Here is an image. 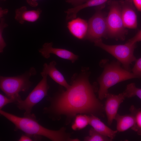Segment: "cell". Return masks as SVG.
Instances as JSON below:
<instances>
[{"label":"cell","instance_id":"obj_30","mask_svg":"<svg viewBox=\"0 0 141 141\" xmlns=\"http://www.w3.org/2000/svg\"><path fill=\"white\" fill-rule=\"evenodd\" d=\"M8 10L7 9H3L2 8H0V17H3L5 15L7 14Z\"/></svg>","mask_w":141,"mask_h":141},{"label":"cell","instance_id":"obj_2","mask_svg":"<svg viewBox=\"0 0 141 141\" xmlns=\"http://www.w3.org/2000/svg\"><path fill=\"white\" fill-rule=\"evenodd\" d=\"M0 113L14 124L15 131L20 130L31 137L42 136L53 141L76 140L70 138L64 128L53 130L44 127L38 123L34 114L21 117L2 110H0Z\"/></svg>","mask_w":141,"mask_h":141},{"label":"cell","instance_id":"obj_11","mask_svg":"<svg viewBox=\"0 0 141 141\" xmlns=\"http://www.w3.org/2000/svg\"><path fill=\"white\" fill-rule=\"evenodd\" d=\"M52 45V42L44 43L42 48L39 49V52L47 59L50 57V54H53L61 58L70 60L72 63L78 59V56L71 51L64 49L53 47Z\"/></svg>","mask_w":141,"mask_h":141},{"label":"cell","instance_id":"obj_31","mask_svg":"<svg viewBox=\"0 0 141 141\" xmlns=\"http://www.w3.org/2000/svg\"><path fill=\"white\" fill-rule=\"evenodd\" d=\"M2 1H5L6 0H1Z\"/></svg>","mask_w":141,"mask_h":141},{"label":"cell","instance_id":"obj_21","mask_svg":"<svg viewBox=\"0 0 141 141\" xmlns=\"http://www.w3.org/2000/svg\"><path fill=\"white\" fill-rule=\"evenodd\" d=\"M124 91L126 97L137 96L141 99V89L137 87L134 83H132L128 85Z\"/></svg>","mask_w":141,"mask_h":141},{"label":"cell","instance_id":"obj_18","mask_svg":"<svg viewBox=\"0 0 141 141\" xmlns=\"http://www.w3.org/2000/svg\"><path fill=\"white\" fill-rule=\"evenodd\" d=\"M130 110L131 113L134 115L135 124L131 129L141 136V109H137L133 105L132 106Z\"/></svg>","mask_w":141,"mask_h":141},{"label":"cell","instance_id":"obj_25","mask_svg":"<svg viewBox=\"0 0 141 141\" xmlns=\"http://www.w3.org/2000/svg\"><path fill=\"white\" fill-rule=\"evenodd\" d=\"M127 41L134 43H136L137 42L141 41V30L138 31L133 37L129 39Z\"/></svg>","mask_w":141,"mask_h":141},{"label":"cell","instance_id":"obj_12","mask_svg":"<svg viewBox=\"0 0 141 141\" xmlns=\"http://www.w3.org/2000/svg\"><path fill=\"white\" fill-rule=\"evenodd\" d=\"M71 33L79 39L86 38L88 29V22L85 20L78 17L71 20L67 24Z\"/></svg>","mask_w":141,"mask_h":141},{"label":"cell","instance_id":"obj_17","mask_svg":"<svg viewBox=\"0 0 141 141\" xmlns=\"http://www.w3.org/2000/svg\"><path fill=\"white\" fill-rule=\"evenodd\" d=\"M114 119L116 122V130L118 132H124L131 128L135 124L134 116L132 113L124 115L117 114Z\"/></svg>","mask_w":141,"mask_h":141},{"label":"cell","instance_id":"obj_7","mask_svg":"<svg viewBox=\"0 0 141 141\" xmlns=\"http://www.w3.org/2000/svg\"><path fill=\"white\" fill-rule=\"evenodd\" d=\"M40 74L42 79L26 98L24 100L21 99L15 103L19 109L25 111L24 115L31 114L33 107L47 95L49 88L47 83L48 75L42 71Z\"/></svg>","mask_w":141,"mask_h":141},{"label":"cell","instance_id":"obj_13","mask_svg":"<svg viewBox=\"0 0 141 141\" xmlns=\"http://www.w3.org/2000/svg\"><path fill=\"white\" fill-rule=\"evenodd\" d=\"M42 12L39 9L27 10V7L24 6L15 10V19L21 24H23L26 21L34 22L39 19Z\"/></svg>","mask_w":141,"mask_h":141},{"label":"cell","instance_id":"obj_29","mask_svg":"<svg viewBox=\"0 0 141 141\" xmlns=\"http://www.w3.org/2000/svg\"><path fill=\"white\" fill-rule=\"evenodd\" d=\"M38 0H26L27 3L32 7H36L38 5Z\"/></svg>","mask_w":141,"mask_h":141},{"label":"cell","instance_id":"obj_9","mask_svg":"<svg viewBox=\"0 0 141 141\" xmlns=\"http://www.w3.org/2000/svg\"><path fill=\"white\" fill-rule=\"evenodd\" d=\"M126 97L124 91L115 95L108 93L106 97L104 110L107 119L108 125H110L115 119L120 104Z\"/></svg>","mask_w":141,"mask_h":141},{"label":"cell","instance_id":"obj_28","mask_svg":"<svg viewBox=\"0 0 141 141\" xmlns=\"http://www.w3.org/2000/svg\"><path fill=\"white\" fill-rule=\"evenodd\" d=\"M31 136L25 134V135H22L18 140L19 141H32L33 139Z\"/></svg>","mask_w":141,"mask_h":141},{"label":"cell","instance_id":"obj_16","mask_svg":"<svg viewBox=\"0 0 141 141\" xmlns=\"http://www.w3.org/2000/svg\"><path fill=\"white\" fill-rule=\"evenodd\" d=\"M109 0H88L83 4L74 8L68 9L65 12L67 14V20L76 18L77 13L80 10L86 8L92 7H101L104 8L105 4Z\"/></svg>","mask_w":141,"mask_h":141},{"label":"cell","instance_id":"obj_8","mask_svg":"<svg viewBox=\"0 0 141 141\" xmlns=\"http://www.w3.org/2000/svg\"><path fill=\"white\" fill-rule=\"evenodd\" d=\"M96 11L88 22V29L86 38L93 41L108 37L106 16L101 11L103 8L96 7Z\"/></svg>","mask_w":141,"mask_h":141},{"label":"cell","instance_id":"obj_14","mask_svg":"<svg viewBox=\"0 0 141 141\" xmlns=\"http://www.w3.org/2000/svg\"><path fill=\"white\" fill-rule=\"evenodd\" d=\"M56 65V62L55 61H51L49 64L45 63L42 71L46 73L56 83L67 89L70 85L62 73L57 69Z\"/></svg>","mask_w":141,"mask_h":141},{"label":"cell","instance_id":"obj_22","mask_svg":"<svg viewBox=\"0 0 141 141\" xmlns=\"http://www.w3.org/2000/svg\"><path fill=\"white\" fill-rule=\"evenodd\" d=\"M0 18V52L2 53L6 46V44L3 37V32L4 28L8 27V25L5 22L4 19L3 17Z\"/></svg>","mask_w":141,"mask_h":141},{"label":"cell","instance_id":"obj_4","mask_svg":"<svg viewBox=\"0 0 141 141\" xmlns=\"http://www.w3.org/2000/svg\"><path fill=\"white\" fill-rule=\"evenodd\" d=\"M36 74V69L32 67L20 75L13 77L1 76L0 89L6 96L14 99L15 103L21 99L19 93L27 91L31 86L32 83L30 78Z\"/></svg>","mask_w":141,"mask_h":141},{"label":"cell","instance_id":"obj_6","mask_svg":"<svg viewBox=\"0 0 141 141\" xmlns=\"http://www.w3.org/2000/svg\"><path fill=\"white\" fill-rule=\"evenodd\" d=\"M108 3L109 11L106 16L108 37L124 40L127 32L122 19L120 1H111Z\"/></svg>","mask_w":141,"mask_h":141},{"label":"cell","instance_id":"obj_27","mask_svg":"<svg viewBox=\"0 0 141 141\" xmlns=\"http://www.w3.org/2000/svg\"><path fill=\"white\" fill-rule=\"evenodd\" d=\"M134 5L139 11L141 12V0H132Z\"/></svg>","mask_w":141,"mask_h":141},{"label":"cell","instance_id":"obj_24","mask_svg":"<svg viewBox=\"0 0 141 141\" xmlns=\"http://www.w3.org/2000/svg\"><path fill=\"white\" fill-rule=\"evenodd\" d=\"M15 101L14 99L8 97L1 93L0 94V110L7 104L12 103H15Z\"/></svg>","mask_w":141,"mask_h":141},{"label":"cell","instance_id":"obj_19","mask_svg":"<svg viewBox=\"0 0 141 141\" xmlns=\"http://www.w3.org/2000/svg\"><path fill=\"white\" fill-rule=\"evenodd\" d=\"M89 116L85 115H78L76 116L72 128L74 130L82 129L89 124Z\"/></svg>","mask_w":141,"mask_h":141},{"label":"cell","instance_id":"obj_1","mask_svg":"<svg viewBox=\"0 0 141 141\" xmlns=\"http://www.w3.org/2000/svg\"><path fill=\"white\" fill-rule=\"evenodd\" d=\"M89 73L83 69L75 75L69 87L66 91H59L49 98L51 104L43 112L57 117L64 115L72 117L78 113L94 115L103 111V106L96 98L93 86L89 79Z\"/></svg>","mask_w":141,"mask_h":141},{"label":"cell","instance_id":"obj_26","mask_svg":"<svg viewBox=\"0 0 141 141\" xmlns=\"http://www.w3.org/2000/svg\"><path fill=\"white\" fill-rule=\"evenodd\" d=\"M88 0H66V2L72 4L75 7L80 5Z\"/></svg>","mask_w":141,"mask_h":141},{"label":"cell","instance_id":"obj_5","mask_svg":"<svg viewBox=\"0 0 141 141\" xmlns=\"http://www.w3.org/2000/svg\"><path fill=\"white\" fill-rule=\"evenodd\" d=\"M94 42L95 46L102 48L116 58L122 64L124 68L131 71L130 65L137 60L134 55V50L136 47V43L127 41L124 44L108 45L103 43L102 39L96 40Z\"/></svg>","mask_w":141,"mask_h":141},{"label":"cell","instance_id":"obj_15","mask_svg":"<svg viewBox=\"0 0 141 141\" xmlns=\"http://www.w3.org/2000/svg\"><path fill=\"white\" fill-rule=\"evenodd\" d=\"M89 124L96 131L101 134L107 137L112 140L118 131L109 128L98 117L93 114L89 116Z\"/></svg>","mask_w":141,"mask_h":141},{"label":"cell","instance_id":"obj_23","mask_svg":"<svg viewBox=\"0 0 141 141\" xmlns=\"http://www.w3.org/2000/svg\"><path fill=\"white\" fill-rule=\"evenodd\" d=\"M134 74L138 78H141V57L136 61L135 64L132 69Z\"/></svg>","mask_w":141,"mask_h":141},{"label":"cell","instance_id":"obj_3","mask_svg":"<svg viewBox=\"0 0 141 141\" xmlns=\"http://www.w3.org/2000/svg\"><path fill=\"white\" fill-rule=\"evenodd\" d=\"M118 61L106 63L103 65L104 70L98 79L99 87V98L102 100L105 98L108 89L116 84L129 79L138 78L131 73L121 66Z\"/></svg>","mask_w":141,"mask_h":141},{"label":"cell","instance_id":"obj_10","mask_svg":"<svg viewBox=\"0 0 141 141\" xmlns=\"http://www.w3.org/2000/svg\"><path fill=\"white\" fill-rule=\"evenodd\" d=\"M121 16L126 28L136 29L138 26L137 14L132 0L120 1Z\"/></svg>","mask_w":141,"mask_h":141},{"label":"cell","instance_id":"obj_20","mask_svg":"<svg viewBox=\"0 0 141 141\" xmlns=\"http://www.w3.org/2000/svg\"><path fill=\"white\" fill-rule=\"evenodd\" d=\"M112 140L109 137L100 134L93 128L90 130L89 136L85 137L84 140L85 141H109Z\"/></svg>","mask_w":141,"mask_h":141}]
</instances>
